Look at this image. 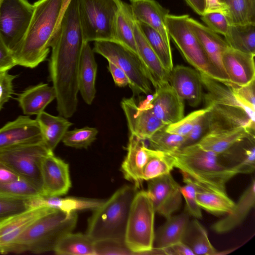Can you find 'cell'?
<instances>
[{"mask_svg": "<svg viewBox=\"0 0 255 255\" xmlns=\"http://www.w3.org/2000/svg\"><path fill=\"white\" fill-rule=\"evenodd\" d=\"M68 0H38L27 31L13 52L17 65L33 68L44 61L50 50Z\"/></svg>", "mask_w": 255, "mask_h": 255, "instance_id": "obj_1", "label": "cell"}, {"mask_svg": "<svg viewBox=\"0 0 255 255\" xmlns=\"http://www.w3.org/2000/svg\"><path fill=\"white\" fill-rule=\"evenodd\" d=\"M164 153L183 177L203 188L219 193L227 195L226 183L239 174L235 165H223L219 161V155L204 149L197 143Z\"/></svg>", "mask_w": 255, "mask_h": 255, "instance_id": "obj_2", "label": "cell"}, {"mask_svg": "<svg viewBox=\"0 0 255 255\" xmlns=\"http://www.w3.org/2000/svg\"><path fill=\"white\" fill-rule=\"evenodd\" d=\"M78 219L76 211L55 209L30 224L13 245L10 253L43 254L53 251L59 240L72 232Z\"/></svg>", "mask_w": 255, "mask_h": 255, "instance_id": "obj_3", "label": "cell"}, {"mask_svg": "<svg viewBox=\"0 0 255 255\" xmlns=\"http://www.w3.org/2000/svg\"><path fill=\"white\" fill-rule=\"evenodd\" d=\"M136 189L125 185L95 209L89 219L87 234L95 241L124 242L128 219Z\"/></svg>", "mask_w": 255, "mask_h": 255, "instance_id": "obj_4", "label": "cell"}, {"mask_svg": "<svg viewBox=\"0 0 255 255\" xmlns=\"http://www.w3.org/2000/svg\"><path fill=\"white\" fill-rule=\"evenodd\" d=\"M155 211L146 191L136 192L132 201L124 242L133 255H164L162 249L153 247Z\"/></svg>", "mask_w": 255, "mask_h": 255, "instance_id": "obj_5", "label": "cell"}, {"mask_svg": "<svg viewBox=\"0 0 255 255\" xmlns=\"http://www.w3.org/2000/svg\"><path fill=\"white\" fill-rule=\"evenodd\" d=\"M122 0H78L84 42L114 40L116 14Z\"/></svg>", "mask_w": 255, "mask_h": 255, "instance_id": "obj_6", "label": "cell"}, {"mask_svg": "<svg viewBox=\"0 0 255 255\" xmlns=\"http://www.w3.org/2000/svg\"><path fill=\"white\" fill-rule=\"evenodd\" d=\"M93 50L125 72L129 80L128 86L133 95L153 93L151 84L136 53L114 40L95 41Z\"/></svg>", "mask_w": 255, "mask_h": 255, "instance_id": "obj_7", "label": "cell"}, {"mask_svg": "<svg viewBox=\"0 0 255 255\" xmlns=\"http://www.w3.org/2000/svg\"><path fill=\"white\" fill-rule=\"evenodd\" d=\"M189 15L168 14L166 26L171 38L184 58L199 73L220 81L199 41L187 21Z\"/></svg>", "mask_w": 255, "mask_h": 255, "instance_id": "obj_8", "label": "cell"}, {"mask_svg": "<svg viewBox=\"0 0 255 255\" xmlns=\"http://www.w3.org/2000/svg\"><path fill=\"white\" fill-rule=\"evenodd\" d=\"M52 152L41 140L1 151L0 160L34 185L42 194L41 163L45 156Z\"/></svg>", "mask_w": 255, "mask_h": 255, "instance_id": "obj_9", "label": "cell"}, {"mask_svg": "<svg viewBox=\"0 0 255 255\" xmlns=\"http://www.w3.org/2000/svg\"><path fill=\"white\" fill-rule=\"evenodd\" d=\"M33 11L27 0H0V37L12 53L27 31Z\"/></svg>", "mask_w": 255, "mask_h": 255, "instance_id": "obj_10", "label": "cell"}, {"mask_svg": "<svg viewBox=\"0 0 255 255\" xmlns=\"http://www.w3.org/2000/svg\"><path fill=\"white\" fill-rule=\"evenodd\" d=\"M146 191L155 213L166 219L178 210L182 203L180 186L171 173L147 181Z\"/></svg>", "mask_w": 255, "mask_h": 255, "instance_id": "obj_11", "label": "cell"}, {"mask_svg": "<svg viewBox=\"0 0 255 255\" xmlns=\"http://www.w3.org/2000/svg\"><path fill=\"white\" fill-rule=\"evenodd\" d=\"M187 21L190 28L206 53L215 72L220 79V82L229 84L222 62L223 53L229 46L225 38L223 39L208 27L189 16Z\"/></svg>", "mask_w": 255, "mask_h": 255, "instance_id": "obj_12", "label": "cell"}, {"mask_svg": "<svg viewBox=\"0 0 255 255\" xmlns=\"http://www.w3.org/2000/svg\"><path fill=\"white\" fill-rule=\"evenodd\" d=\"M41 177L42 194L44 196L63 195L68 192L71 186L68 164L55 156L53 152L43 158Z\"/></svg>", "mask_w": 255, "mask_h": 255, "instance_id": "obj_13", "label": "cell"}, {"mask_svg": "<svg viewBox=\"0 0 255 255\" xmlns=\"http://www.w3.org/2000/svg\"><path fill=\"white\" fill-rule=\"evenodd\" d=\"M121 107L130 134L142 140H147L155 132L167 126L152 113L151 109H141L134 97L123 99Z\"/></svg>", "mask_w": 255, "mask_h": 255, "instance_id": "obj_14", "label": "cell"}, {"mask_svg": "<svg viewBox=\"0 0 255 255\" xmlns=\"http://www.w3.org/2000/svg\"><path fill=\"white\" fill-rule=\"evenodd\" d=\"M43 140L35 120L20 116L0 128V152L19 145Z\"/></svg>", "mask_w": 255, "mask_h": 255, "instance_id": "obj_15", "label": "cell"}, {"mask_svg": "<svg viewBox=\"0 0 255 255\" xmlns=\"http://www.w3.org/2000/svg\"><path fill=\"white\" fill-rule=\"evenodd\" d=\"M169 83L177 95L192 107H197L203 99V85L199 72L183 65L173 67Z\"/></svg>", "mask_w": 255, "mask_h": 255, "instance_id": "obj_16", "label": "cell"}, {"mask_svg": "<svg viewBox=\"0 0 255 255\" xmlns=\"http://www.w3.org/2000/svg\"><path fill=\"white\" fill-rule=\"evenodd\" d=\"M205 107L209 108L207 133L231 130L242 127L255 131V122L242 109L218 104Z\"/></svg>", "mask_w": 255, "mask_h": 255, "instance_id": "obj_17", "label": "cell"}, {"mask_svg": "<svg viewBox=\"0 0 255 255\" xmlns=\"http://www.w3.org/2000/svg\"><path fill=\"white\" fill-rule=\"evenodd\" d=\"M155 89L151 110L157 118L167 126L184 117V101L169 83L162 84Z\"/></svg>", "mask_w": 255, "mask_h": 255, "instance_id": "obj_18", "label": "cell"}, {"mask_svg": "<svg viewBox=\"0 0 255 255\" xmlns=\"http://www.w3.org/2000/svg\"><path fill=\"white\" fill-rule=\"evenodd\" d=\"M255 56L229 46L226 49L222 55V62L228 77V84L241 86L255 80Z\"/></svg>", "mask_w": 255, "mask_h": 255, "instance_id": "obj_19", "label": "cell"}, {"mask_svg": "<svg viewBox=\"0 0 255 255\" xmlns=\"http://www.w3.org/2000/svg\"><path fill=\"white\" fill-rule=\"evenodd\" d=\"M144 141L130 134L127 154L121 165L125 178L133 183L136 189L142 184L143 168L152 154V149L145 145Z\"/></svg>", "mask_w": 255, "mask_h": 255, "instance_id": "obj_20", "label": "cell"}, {"mask_svg": "<svg viewBox=\"0 0 255 255\" xmlns=\"http://www.w3.org/2000/svg\"><path fill=\"white\" fill-rule=\"evenodd\" d=\"M203 87L206 93L203 99L205 106L218 104L234 107L243 110L253 121L255 122V107L246 103L235 93L232 87L199 73Z\"/></svg>", "mask_w": 255, "mask_h": 255, "instance_id": "obj_21", "label": "cell"}, {"mask_svg": "<svg viewBox=\"0 0 255 255\" xmlns=\"http://www.w3.org/2000/svg\"><path fill=\"white\" fill-rule=\"evenodd\" d=\"M134 34L138 56L151 84L155 89L162 84L169 83L170 73L163 67L136 21L134 27Z\"/></svg>", "mask_w": 255, "mask_h": 255, "instance_id": "obj_22", "label": "cell"}, {"mask_svg": "<svg viewBox=\"0 0 255 255\" xmlns=\"http://www.w3.org/2000/svg\"><path fill=\"white\" fill-rule=\"evenodd\" d=\"M129 2L135 21L150 26L170 44L166 22L169 10L155 0H129Z\"/></svg>", "mask_w": 255, "mask_h": 255, "instance_id": "obj_23", "label": "cell"}, {"mask_svg": "<svg viewBox=\"0 0 255 255\" xmlns=\"http://www.w3.org/2000/svg\"><path fill=\"white\" fill-rule=\"evenodd\" d=\"M255 137V131L242 127L231 130L208 132L196 143L205 150L218 155L226 153L238 143Z\"/></svg>", "mask_w": 255, "mask_h": 255, "instance_id": "obj_24", "label": "cell"}, {"mask_svg": "<svg viewBox=\"0 0 255 255\" xmlns=\"http://www.w3.org/2000/svg\"><path fill=\"white\" fill-rule=\"evenodd\" d=\"M94 50L89 42H84L81 51L79 70V92L88 105H91L95 97V82L98 65Z\"/></svg>", "mask_w": 255, "mask_h": 255, "instance_id": "obj_25", "label": "cell"}, {"mask_svg": "<svg viewBox=\"0 0 255 255\" xmlns=\"http://www.w3.org/2000/svg\"><path fill=\"white\" fill-rule=\"evenodd\" d=\"M255 203V181L254 179L242 194L232 211L227 216L215 223L212 230L218 234L228 232L240 224L246 218Z\"/></svg>", "mask_w": 255, "mask_h": 255, "instance_id": "obj_26", "label": "cell"}, {"mask_svg": "<svg viewBox=\"0 0 255 255\" xmlns=\"http://www.w3.org/2000/svg\"><path fill=\"white\" fill-rule=\"evenodd\" d=\"M56 99L52 86L40 83L25 89L16 99L23 113L27 116L37 115Z\"/></svg>", "mask_w": 255, "mask_h": 255, "instance_id": "obj_27", "label": "cell"}, {"mask_svg": "<svg viewBox=\"0 0 255 255\" xmlns=\"http://www.w3.org/2000/svg\"><path fill=\"white\" fill-rule=\"evenodd\" d=\"M35 120L40 127L44 143L52 151L73 125L63 116H53L44 111L37 115Z\"/></svg>", "mask_w": 255, "mask_h": 255, "instance_id": "obj_28", "label": "cell"}, {"mask_svg": "<svg viewBox=\"0 0 255 255\" xmlns=\"http://www.w3.org/2000/svg\"><path fill=\"white\" fill-rule=\"evenodd\" d=\"M189 222V214L187 211L167 218L155 233V248L164 249L182 241Z\"/></svg>", "mask_w": 255, "mask_h": 255, "instance_id": "obj_29", "label": "cell"}, {"mask_svg": "<svg viewBox=\"0 0 255 255\" xmlns=\"http://www.w3.org/2000/svg\"><path fill=\"white\" fill-rule=\"evenodd\" d=\"M104 202L101 200L93 199L40 196L28 200L27 204L29 207L32 208L47 206L57 210L70 212L79 210H95Z\"/></svg>", "mask_w": 255, "mask_h": 255, "instance_id": "obj_30", "label": "cell"}, {"mask_svg": "<svg viewBox=\"0 0 255 255\" xmlns=\"http://www.w3.org/2000/svg\"><path fill=\"white\" fill-rule=\"evenodd\" d=\"M135 22L130 4L121 0L115 19L114 40L137 54L134 34Z\"/></svg>", "mask_w": 255, "mask_h": 255, "instance_id": "obj_31", "label": "cell"}, {"mask_svg": "<svg viewBox=\"0 0 255 255\" xmlns=\"http://www.w3.org/2000/svg\"><path fill=\"white\" fill-rule=\"evenodd\" d=\"M53 252L58 255H95V241L87 234L70 232L59 240Z\"/></svg>", "mask_w": 255, "mask_h": 255, "instance_id": "obj_32", "label": "cell"}, {"mask_svg": "<svg viewBox=\"0 0 255 255\" xmlns=\"http://www.w3.org/2000/svg\"><path fill=\"white\" fill-rule=\"evenodd\" d=\"M182 242L195 255H217V252L210 243L207 231L197 219L189 221Z\"/></svg>", "mask_w": 255, "mask_h": 255, "instance_id": "obj_33", "label": "cell"}, {"mask_svg": "<svg viewBox=\"0 0 255 255\" xmlns=\"http://www.w3.org/2000/svg\"><path fill=\"white\" fill-rule=\"evenodd\" d=\"M224 37L232 48L255 54V23L231 24Z\"/></svg>", "mask_w": 255, "mask_h": 255, "instance_id": "obj_34", "label": "cell"}, {"mask_svg": "<svg viewBox=\"0 0 255 255\" xmlns=\"http://www.w3.org/2000/svg\"><path fill=\"white\" fill-rule=\"evenodd\" d=\"M55 210L47 206L29 208L22 212L0 219V237L9 235L29 225L44 215Z\"/></svg>", "mask_w": 255, "mask_h": 255, "instance_id": "obj_35", "label": "cell"}, {"mask_svg": "<svg viewBox=\"0 0 255 255\" xmlns=\"http://www.w3.org/2000/svg\"><path fill=\"white\" fill-rule=\"evenodd\" d=\"M198 187L196 200L201 208L215 215L227 214L233 209L235 203L228 195Z\"/></svg>", "mask_w": 255, "mask_h": 255, "instance_id": "obj_36", "label": "cell"}, {"mask_svg": "<svg viewBox=\"0 0 255 255\" xmlns=\"http://www.w3.org/2000/svg\"><path fill=\"white\" fill-rule=\"evenodd\" d=\"M137 23L143 35L158 56L163 67L170 73L174 67L170 44L167 43L159 33L150 26L142 22Z\"/></svg>", "mask_w": 255, "mask_h": 255, "instance_id": "obj_37", "label": "cell"}, {"mask_svg": "<svg viewBox=\"0 0 255 255\" xmlns=\"http://www.w3.org/2000/svg\"><path fill=\"white\" fill-rule=\"evenodd\" d=\"M42 196L40 191L27 180L19 179L0 184V198L9 200H26Z\"/></svg>", "mask_w": 255, "mask_h": 255, "instance_id": "obj_38", "label": "cell"}, {"mask_svg": "<svg viewBox=\"0 0 255 255\" xmlns=\"http://www.w3.org/2000/svg\"><path fill=\"white\" fill-rule=\"evenodd\" d=\"M174 167L170 158L164 152L152 149V154L145 164L142 180L148 181L170 173Z\"/></svg>", "mask_w": 255, "mask_h": 255, "instance_id": "obj_39", "label": "cell"}, {"mask_svg": "<svg viewBox=\"0 0 255 255\" xmlns=\"http://www.w3.org/2000/svg\"><path fill=\"white\" fill-rule=\"evenodd\" d=\"M227 8V17L231 24L255 23L248 0H219Z\"/></svg>", "mask_w": 255, "mask_h": 255, "instance_id": "obj_40", "label": "cell"}, {"mask_svg": "<svg viewBox=\"0 0 255 255\" xmlns=\"http://www.w3.org/2000/svg\"><path fill=\"white\" fill-rule=\"evenodd\" d=\"M165 128L155 132L147 140L149 143V148L163 152H169L182 147L185 137L167 132Z\"/></svg>", "mask_w": 255, "mask_h": 255, "instance_id": "obj_41", "label": "cell"}, {"mask_svg": "<svg viewBox=\"0 0 255 255\" xmlns=\"http://www.w3.org/2000/svg\"><path fill=\"white\" fill-rule=\"evenodd\" d=\"M98 130L96 128L85 127L68 130L62 141L66 146L76 148H86L96 139Z\"/></svg>", "mask_w": 255, "mask_h": 255, "instance_id": "obj_42", "label": "cell"}, {"mask_svg": "<svg viewBox=\"0 0 255 255\" xmlns=\"http://www.w3.org/2000/svg\"><path fill=\"white\" fill-rule=\"evenodd\" d=\"M183 179L185 184L180 186V191L186 202V211L189 215L197 219H201L202 217L201 208L196 200L198 185L187 177H183Z\"/></svg>", "mask_w": 255, "mask_h": 255, "instance_id": "obj_43", "label": "cell"}, {"mask_svg": "<svg viewBox=\"0 0 255 255\" xmlns=\"http://www.w3.org/2000/svg\"><path fill=\"white\" fill-rule=\"evenodd\" d=\"M209 110V108L194 111L179 121L167 125L165 129L166 131L181 136H186L192 129L198 120Z\"/></svg>", "mask_w": 255, "mask_h": 255, "instance_id": "obj_44", "label": "cell"}, {"mask_svg": "<svg viewBox=\"0 0 255 255\" xmlns=\"http://www.w3.org/2000/svg\"><path fill=\"white\" fill-rule=\"evenodd\" d=\"M95 255H133L125 242L112 239L95 241Z\"/></svg>", "mask_w": 255, "mask_h": 255, "instance_id": "obj_45", "label": "cell"}, {"mask_svg": "<svg viewBox=\"0 0 255 255\" xmlns=\"http://www.w3.org/2000/svg\"><path fill=\"white\" fill-rule=\"evenodd\" d=\"M201 18L209 28L224 36L227 34L230 24L226 15L221 11L204 12Z\"/></svg>", "mask_w": 255, "mask_h": 255, "instance_id": "obj_46", "label": "cell"}, {"mask_svg": "<svg viewBox=\"0 0 255 255\" xmlns=\"http://www.w3.org/2000/svg\"><path fill=\"white\" fill-rule=\"evenodd\" d=\"M248 143V146L244 148L242 159L235 165L239 174L251 173L255 171V138L249 139Z\"/></svg>", "mask_w": 255, "mask_h": 255, "instance_id": "obj_47", "label": "cell"}, {"mask_svg": "<svg viewBox=\"0 0 255 255\" xmlns=\"http://www.w3.org/2000/svg\"><path fill=\"white\" fill-rule=\"evenodd\" d=\"M208 112L198 120L190 131L184 136L182 147L196 143L207 132L209 125Z\"/></svg>", "mask_w": 255, "mask_h": 255, "instance_id": "obj_48", "label": "cell"}, {"mask_svg": "<svg viewBox=\"0 0 255 255\" xmlns=\"http://www.w3.org/2000/svg\"><path fill=\"white\" fill-rule=\"evenodd\" d=\"M16 76L8 71L0 72V111L13 94V81Z\"/></svg>", "mask_w": 255, "mask_h": 255, "instance_id": "obj_49", "label": "cell"}, {"mask_svg": "<svg viewBox=\"0 0 255 255\" xmlns=\"http://www.w3.org/2000/svg\"><path fill=\"white\" fill-rule=\"evenodd\" d=\"M28 208L26 200H9L0 198V219Z\"/></svg>", "mask_w": 255, "mask_h": 255, "instance_id": "obj_50", "label": "cell"}, {"mask_svg": "<svg viewBox=\"0 0 255 255\" xmlns=\"http://www.w3.org/2000/svg\"><path fill=\"white\" fill-rule=\"evenodd\" d=\"M255 80L248 84L237 86L231 84L230 85L237 95L244 102L255 107Z\"/></svg>", "mask_w": 255, "mask_h": 255, "instance_id": "obj_51", "label": "cell"}, {"mask_svg": "<svg viewBox=\"0 0 255 255\" xmlns=\"http://www.w3.org/2000/svg\"><path fill=\"white\" fill-rule=\"evenodd\" d=\"M17 65L13 53L0 37V72L8 71Z\"/></svg>", "mask_w": 255, "mask_h": 255, "instance_id": "obj_52", "label": "cell"}, {"mask_svg": "<svg viewBox=\"0 0 255 255\" xmlns=\"http://www.w3.org/2000/svg\"><path fill=\"white\" fill-rule=\"evenodd\" d=\"M108 69L112 76L115 85L119 87L128 85V78L125 72L116 64L108 62Z\"/></svg>", "mask_w": 255, "mask_h": 255, "instance_id": "obj_53", "label": "cell"}, {"mask_svg": "<svg viewBox=\"0 0 255 255\" xmlns=\"http://www.w3.org/2000/svg\"><path fill=\"white\" fill-rule=\"evenodd\" d=\"M165 255H195L192 250L181 241L163 249Z\"/></svg>", "mask_w": 255, "mask_h": 255, "instance_id": "obj_54", "label": "cell"}, {"mask_svg": "<svg viewBox=\"0 0 255 255\" xmlns=\"http://www.w3.org/2000/svg\"><path fill=\"white\" fill-rule=\"evenodd\" d=\"M20 178L12 169L0 160V184L17 180Z\"/></svg>", "mask_w": 255, "mask_h": 255, "instance_id": "obj_55", "label": "cell"}, {"mask_svg": "<svg viewBox=\"0 0 255 255\" xmlns=\"http://www.w3.org/2000/svg\"><path fill=\"white\" fill-rule=\"evenodd\" d=\"M205 10L204 12L210 11H221L227 16V8L219 0H205Z\"/></svg>", "mask_w": 255, "mask_h": 255, "instance_id": "obj_56", "label": "cell"}, {"mask_svg": "<svg viewBox=\"0 0 255 255\" xmlns=\"http://www.w3.org/2000/svg\"><path fill=\"white\" fill-rule=\"evenodd\" d=\"M187 4L193 10L200 15H202L205 12V0H185Z\"/></svg>", "mask_w": 255, "mask_h": 255, "instance_id": "obj_57", "label": "cell"}, {"mask_svg": "<svg viewBox=\"0 0 255 255\" xmlns=\"http://www.w3.org/2000/svg\"><path fill=\"white\" fill-rule=\"evenodd\" d=\"M252 15L255 17V0H248Z\"/></svg>", "mask_w": 255, "mask_h": 255, "instance_id": "obj_58", "label": "cell"}]
</instances>
